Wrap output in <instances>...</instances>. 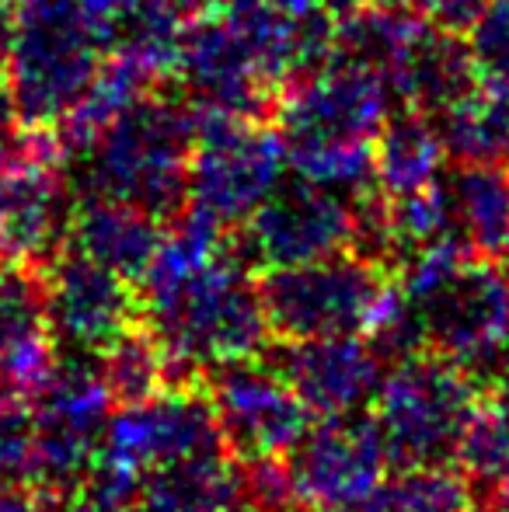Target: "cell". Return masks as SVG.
<instances>
[{"mask_svg": "<svg viewBox=\"0 0 509 512\" xmlns=\"http://www.w3.org/2000/svg\"><path fill=\"white\" fill-rule=\"evenodd\" d=\"M272 129L300 178L339 192L374 185V143L391 115L387 77L335 53L286 84L272 102Z\"/></svg>", "mask_w": 509, "mask_h": 512, "instance_id": "obj_1", "label": "cell"}, {"mask_svg": "<svg viewBox=\"0 0 509 512\" xmlns=\"http://www.w3.org/2000/svg\"><path fill=\"white\" fill-rule=\"evenodd\" d=\"M143 324L168 352L171 387H196L213 366L258 359L272 342L258 276L231 248L203 265L143 286Z\"/></svg>", "mask_w": 509, "mask_h": 512, "instance_id": "obj_2", "label": "cell"}, {"mask_svg": "<svg viewBox=\"0 0 509 512\" xmlns=\"http://www.w3.org/2000/svg\"><path fill=\"white\" fill-rule=\"evenodd\" d=\"M415 310L422 352L489 384L509 359V258H471L450 244L419 255L398 279Z\"/></svg>", "mask_w": 509, "mask_h": 512, "instance_id": "obj_3", "label": "cell"}, {"mask_svg": "<svg viewBox=\"0 0 509 512\" xmlns=\"http://www.w3.org/2000/svg\"><path fill=\"white\" fill-rule=\"evenodd\" d=\"M196 136V108L150 91L88 143L77 196L119 199L171 223L189 203Z\"/></svg>", "mask_w": 509, "mask_h": 512, "instance_id": "obj_4", "label": "cell"}, {"mask_svg": "<svg viewBox=\"0 0 509 512\" xmlns=\"http://www.w3.org/2000/svg\"><path fill=\"white\" fill-rule=\"evenodd\" d=\"M485 394L489 384L482 377L436 352H415L394 363L370 405L387 460L394 467L454 464L464 429Z\"/></svg>", "mask_w": 509, "mask_h": 512, "instance_id": "obj_5", "label": "cell"}, {"mask_svg": "<svg viewBox=\"0 0 509 512\" xmlns=\"http://www.w3.org/2000/svg\"><path fill=\"white\" fill-rule=\"evenodd\" d=\"M391 290L394 279L353 248L258 276L272 342L367 335Z\"/></svg>", "mask_w": 509, "mask_h": 512, "instance_id": "obj_6", "label": "cell"}, {"mask_svg": "<svg viewBox=\"0 0 509 512\" xmlns=\"http://www.w3.org/2000/svg\"><path fill=\"white\" fill-rule=\"evenodd\" d=\"M283 143L272 122L203 119L189 164V203L224 230H238L283 182Z\"/></svg>", "mask_w": 509, "mask_h": 512, "instance_id": "obj_7", "label": "cell"}, {"mask_svg": "<svg viewBox=\"0 0 509 512\" xmlns=\"http://www.w3.org/2000/svg\"><path fill=\"white\" fill-rule=\"evenodd\" d=\"M356 199L349 203L339 189L311 178L279 182L276 192L227 234V248L255 272L304 265L353 248Z\"/></svg>", "mask_w": 509, "mask_h": 512, "instance_id": "obj_8", "label": "cell"}, {"mask_svg": "<svg viewBox=\"0 0 509 512\" xmlns=\"http://www.w3.org/2000/svg\"><path fill=\"white\" fill-rule=\"evenodd\" d=\"M206 391L227 450L238 460L290 453L314 425V411L262 356L213 366Z\"/></svg>", "mask_w": 509, "mask_h": 512, "instance_id": "obj_9", "label": "cell"}, {"mask_svg": "<svg viewBox=\"0 0 509 512\" xmlns=\"http://www.w3.org/2000/svg\"><path fill=\"white\" fill-rule=\"evenodd\" d=\"M227 450L206 380L196 387H171L143 405L116 408L102 439V460L129 474H147L175 460Z\"/></svg>", "mask_w": 509, "mask_h": 512, "instance_id": "obj_10", "label": "cell"}, {"mask_svg": "<svg viewBox=\"0 0 509 512\" xmlns=\"http://www.w3.org/2000/svg\"><path fill=\"white\" fill-rule=\"evenodd\" d=\"M46 293L56 342L74 345L88 356H98L143 321L136 283L70 244H63L46 262Z\"/></svg>", "mask_w": 509, "mask_h": 512, "instance_id": "obj_11", "label": "cell"}, {"mask_svg": "<svg viewBox=\"0 0 509 512\" xmlns=\"http://www.w3.org/2000/svg\"><path fill=\"white\" fill-rule=\"evenodd\" d=\"M175 77L182 84V98L196 108L199 122L241 119V115L265 119V112H272V102H276V91L262 77L224 11L185 28Z\"/></svg>", "mask_w": 509, "mask_h": 512, "instance_id": "obj_12", "label": "cell"}, {"mask_svg": "<svg viewBox=\"0 0 509 512\" xmlns=\"http://www.w3.org/2000/svg\"><path fill=\"white\" fill-rule=\"evenodd\" d=\"M311 512H346L387 474V450L370 415H342L311 425L286 453Z\"/></svg>", "mask_w": 509, "mask_h": 512, "instance_id": "obj_13", "label": "cell"}, {"mask_svg": "<svg viewBox=\"0 0 509 512\" xmlns=\"http://www.w3.org/2000/svg\"><path fill=\"white\" fill-rule=\"evenodd\" d=\"M269 363L321 418L360 415L374 405L384 380V359L363 335L276 342Z\"/></svg>", "mask_w": 509, "mask_h": 512, "instance_id": "obj_14", "label": "cell"}, {"mask_svg": "<svg viewBox=\"0 0 509 512\" xmlns=\"http://www.w3.org/2000/svg\"><path fill=\"white\" fill-rule=\"evenodd\" d=\"M60 366L49 324L46 265L0 262V391L32 401Z\"/></svg>", "mask_w": 509, "mask_h": 512, "instance_id": "obj_15", "label": "cell"}, {"mask_svg": "<svg viewBox=\"0 0 509 512\" xmlns=\"http://www.w3.org/2000/svg\"><path fill=\"white\" fill-rule=\"evenodd\" d=\"M74 199L56 164L21 157L0 168V262L46 265L67 244Z\"/></svg>", "mask_w": 509, "mask_h": 512, "instance_id": "obj_16", "label": "cell"}, {"mask_svg": "<svg viewBox=\"0 0 509 512\" xmlns=\"http://www.w3.org/2000/svg\"><path fill=\"white\" fill-rule=\"evenodd\" d=\"M447 234L471 258H509V164L454 161L436 182Z\"/></svg>", "mask_w": 509, "mask_h": 512, "instance_id": "obj_17", "label": "cell"}, {"mask_svg": "<svg viewBox=\"0 0 509 512\" xmlns=\"http://www.w3.org/2000/svg\"><path fill=\"white\" fill-rule=\"evenodd\" d=\"M168 223L140 206L102 196H77L70 206L67 244L102 262L105 269L140 283L161 251Z\"/></svg>", "mask_w": 509, "mask_h": 512, "instance_id": "obj_18", "label": "cell"}, {"mask_svg": "<svg viewBox=\"0 0 509 512\" xmlns=\"http://www.w3.org/2000/svg\"><path fill=\"white\" fill-rule=\"evenodd\" d=\"M387 88L405 102V108H419L433 119L468 98L478 88V74L468 56L464 32H450L429 21L419 39L405 49V56L391 67Z\"/></svg>", "mask_w": 509, "mask_h": 512, "instance_id": "obj_19", "label": "cell"}, {"mask_svg": "<svg viewBox=\"0 0 509 512\" xmlns=\"http://www.w3.org/2000/svg\"><path fill=\"white\" fill-rule=\"evenodd\" d=\"M140 512H252L231 450L175 460L140 474Z\"/></svg>", "mask_w": 509, "mask_h": 512, "instance_id": "obj_20", "label": "cell"}, {"mask_svg": "<svg viewBox=\"0 0 509 512\" xmlns=\"http://www.w3.org/2000/svg\"><path fill=\"white\" fill-rule=\"evenodd\" d=\"M447 143L433 115L419 108L391 112L374 143V189L384 196H412L440 182L447 171Z\"/></svg>", "mask_w": 509, "mask_h": 512, "instance_id": "obj_21", "label": "cell"}, {"mask_svg": "<svg viewBox=\"0 0 509 512\" xmlns=\"http://www.w3.org/2000/svg\"><path fill=\"white\" fill-rule=\"evenodd\" d=\"M450 161L509 164V84H478L468 98L436 115Z\"/></svg>", "mask_w": 509, "mask_h": 512, "instance_id": "obj_22", "label": "cell"}, {"mask_svg": "<svg viewBox=\"0 0 509 512\" xmlns=\"http://www.w3.org/2000/svg\"><path fill=\"white\" fill-rule=\"evenodd\" d=\"M346 512H482L471 481L461 467H398Z\"/></svg>", "mask_w": 509, "mask_h": 512, "instance_id": "obj_23", "label": "cell"}, {"mask_svg": "<svg viewBox=\"0 0 509 512\" xmlns=\"http://www.w3.org/2000/svg\"><path fill=\"white\" fill-rule=\"evenodd\" d=\"M98 373L109 391L112 408L143 405L157 394L171 391L168 352L154 338L147 324H133L126 335H119L109 349L98 352Z\"/></svg>", "mask_w": 509, "mask_h": 512, "instance_id": "obj_24", "label": "cell"}, {"mask_svg": "<svg viewBox=\"0 0 509 512\" xmlns=\"http://www.w3.org/2000/svg\"><path fill=\"white\" fill-rule=\"evenodd\" d=\"M478 84H509V0H485L464 28Z\"/></svg>", "mask_w": 509, "mask_h": 512, "instance_id": "obj_25", "label": "cell"}, {"mask_svg": "<svg viewBox=\"0 0 509 512\" xmlns=\"http://www.w3.org/2000/svg\"><path fill=\"white\" fill-rule=\"evenodd\" d=\"M0 481H11V485H35L39 481L35 415L32 405L21 398L0 401Z\"/></svg>", "mask_w": 509, "mask_h": 512, "instance_id": "obj_26", "label": "cell"}, {"mask_svg": "<svg viewBox=\"0 0 509 512\" xmlns=\"http://www.w3.org/2000/svg\"><path fill=\"white\" fill-rule=\"evenodd\" d=\"M21 157H32V150H28V129L21 126L7 70L0 67V168L21 161ZM35 161H39V157H35Z\"/></svg>", "mask_w": 509, "mask_h": 512, "instance_id": "obj_27", "label": "cell"}, {"mask_svg": "<svg viewBox=\"0 0 509 512\" xmlns=\"http://www.w3.org/2000/svg\"><path fill=\"white\" fill-rule=\"evenodd\" d=\"M0 512H60V499H53L35 485L0 481Z\"/></svg>", "mask_w": 509, "mask_h": 512, "instance_id": "obj_28", "label": "cell"}, {"mask_svg": "<svg viewBox=\"0 0 509 512\" xmlns=\"http://www.w3.org/2000/svg\"><path fill=\"white\" fill-rule=\"evenodd\" d=\"M164 7H168L175 18H182L185 25H192V21L199 18H210V14H220L224 11L227 0H161Z\"/></svg>", "mask_w": 509, "mask_h": 512, "instance_id": "obj_29", "label": "cell"}, {"mask_svg": "<svg viewBox=\"0 0 509 512\" xmlns=\"http://www.w3.org/2000/svg\"><path fill=\"white\" fill-rule=\"evenodd\" d=\"M14 39H18V0H0V67L11 56Z\"/></svg>", "mask_w": 509, "mask_h": 512, "instance_id": "obj_30", "label": "cell"}, {"mask_svg": "<svg viewBox=\"0 0 509 512\" xmlns=\"http://www.w3.org/2000/svg\"><path fill=\"white\" fill-rule=\"evenodd\" d=\"M489 401H492V408L499 411V418H503L506 429H509V359L503 363V370L489 380Z\"/></svg>", "mask_w": 509, "mask_h": 512, "instance_id": "obj_31", "label": "cell"}, {"mask_svg": "<svg viewBox=\"0 0 509 512\" xmlns=\"http://www.w3.org/2000/svg\"><path fill=\"white\" fill-rule=\"evenodd\" d=\"M370 4H377V0H318L321 11H325L328 18H335V21L353 18V14H360L363 7H370Z\"/></svg>", "mask_w": 509, "mask_h": 512, "instance_id": "obj_32", "label": "cell"}, {"mask_svg": "<svg viewBox=\"0 0 509 512\" xmlns=\"http://www.w3.org/2000/svg\"><path fill=\"white\" fill-rule=\"evenodd\" d=\"M255 4H269L279 11H311V7H318V0H255Z\"/></svg>", "mask_w": 509, "mask_h": 512, "instance_id": "obj_33", "label": "cell"}, {"mask_svg": "<svg viewBox=\"0 0 509 512\" xmlns=\"http://www.w3.org/2000/svg\"><path fill=\"white\" fill-rule=\"evenodd\" d=\"M489 512H509V474L503 478V485L496 488V495H492Z\"/></svg>", "mask_w": 509, "mask_h": 512, "instance_id": "obj_34", "label": "cell"}, {"mask_svg": "<svg viewBox=\"0 0 509 512\" xmlns=\"http://www.w3.org/2000/svg\"><path fill=\"white\" fill-rule=\"evenodd\" d=\"M0 401H7V394H4V391H0Z\"/></svg>", "mask_w": 509, "mask_h": 512, "instance_id": "obj_35", "label": "cell"}]
</instances>
